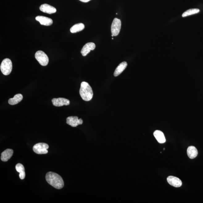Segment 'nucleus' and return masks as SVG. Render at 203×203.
<instances>
[{
	"label": "nucleus",
	"instance_id": "obj_11",
	"mask_svg": "<svg viewBox=\"0 0 203 203\" xmlns=\"http://www.w3.org/2000/svg\"><path fill=\"white\" fill-rule=\"evenodd\" d=\"M39 10L44 13L49 14L56 13V8L48 4H44L41 5L39 7Z\"/></svg>",
	"mask_w": 203,
	"mask_h": 203
},
{
	"label": "nucleus",
	"instance_id": "obj_3",
	"mask_svg": "<svg viewBox=\"0 0 203 203\" xmlns=\"http://www.w3.org/2000/svg\"><path fill=\"white\" fill-rule=\"evenodd\" d=\"M0 68L3 75H9L11 73L13 68L11 60L8 58L3 60L1 63Z\"/></svg>",
	"mask_w": 203,
	"mask_h": 203
},
{
	"label": "nucleus",
	"instance_id": "obj_4",
	"mask_svg": "<svg viewBox=\"0 0 203 203\" xmlns=\"http://www.w3.org/2000/svg\"><path fill=\"white\" fill-rule=\"evenodd\" d=\"M35 58L39 64L42 66H47L49 63V58L47 55L42 51H37L35 54Z\"/></svg>",
	"mask_w": 203,
	"mask_h": 203
},
{
	"label": "nucleus",
	"instance_id": "obj_5",
	"mask_svg": "<svg viewBox=\"0 0 203 203\" xmlns=\"http://www.w3.org/2000/svg\"><path fill=\"white\" fill-rule=\"evenodd\" d=\"M49 147L48 144L44 143H39L34 145L33 150L34 152L38 154H46L48 153V149Z\"/></svg>",
	"mask_w": 203,
	"mask_h": 203
},
{
	"label": "nucleus",
	"instance_id": "obj_15",
	"mask_svg": "<svg viewBox=\"0 0 203 203\" xmlns=\"http://www.w3.org/2000/svg\"><path fill=\"white\" fill-rule=\"evenodd\" d=\"M187 154L190 159H194L197 155L198 151L196 148L193 146H190L187 150Z\"/></svg>",
	"mask_w": 203,
	"mask_h": 203
},
{
	"label": "nucleus",
	"instance_id": "obj_21",
	"mask_svg": "<svg viewBox=\"0 0 203 203\" xmlns=\"http://www.w3.org/2000/svg\"><path fill=\"white\" fill-rule=\"evenodd\" d=\"M79 1L82 2H88L90 1L91 0H79Z\"/></svg>",
	"mask_w": 203,
	"mask_h": 203
},
{
	"label": "nucleus",
	"instance_id": "obj_18",
	"mask_svg": "<svg viewBox=\"0 0 203 203\" xmlns=\"http://www.w3.org/2000/svg\"><path fill=\"white\" fill-rule=\"evenodd\" d=\"M15 169L19 173V177L20 179L23 180L25 177V168L23 165L18 163L15 166Z\"/></svg>",
	"mask_w": 203,
	"mask_h": 203
},
{
	"label": "nucleus",
	"instance_id": "obj_20",
	"mask_svg": "<svg viewBox=\"0 0 203 203\" xmlns=\"http://www.w3.org/2000/svg\"><path fill=\"white\" fill-rule=\"evenodd\" d=\"M199 11H200V10L198 9H196V8L189 9L182 14V17H185L189 16V15L196 14L199 13Z\"/></svg>",
	"mask_w": 203,
	"mask_h": 203
},
{
	"label": "nucleus",
	"instance_id": "obj_6",
	"mask_svg": "<svg viewBox=\"0 0 203 203\" xmlns=\"http://www.w3.org/2000/svg\"><path fill=\"white\" fill-rule=\"evenodd\" d=\"M121 27V22L120 19L116 18L113 20L111 26L112 35L116 36L119 34Z\"/></svg>",
	"mask_w": 203,
	"mask_h": 203
},
{
	"label": "nucleus",
	"instance_id": "obj_22",
	"mask_svg": "<svg viewBox=\"0 0 203 203\" xmlns=\"http://www.w3.org/2000/svg\"><path fill=\"white\" fill-rule=\"evenodd\" d=\"M111 36H112V37H113V36H114V35H112Z\"/></svg>",
	"mask_w": 203,
	"mask_h": 203
},
{
	"label": "nucleus",
	"instance_id": "obj_13",
	"mask_svg": "<svg viewBox=\"0 0 203 203\" xmlns=\"http://www.w3.org/2000/svg\"><path fill=\"white\" fill-rule=\"evenodd\" d=\"M13 151L11 149H8L6 150L2 153L1 160L4 162L7 161L13 156Z\"/></svg>",
	"mask_w": 203,
	"mask_h": 203
},
{
	"label": "nucleus",
	"instance_id": "obj_17",
	"mask_svg": "<svg viewBox=\"0 0 203 203\" xmlns=\"http://www.w3.org/2000/svg\"><path fill=\"white\" fill-rule=\"evenodd\" d=\"M23 96L21 94H18L15 95L14 97L10 98L8 100V103L11 105H15L18 104L23 99Z\"/></svg>",
	"mask_w": 203,
	"mask_h": 203
},
{
	"label": "nucleus",
	"instance_id": "obj_10",
	"mask_svg": "<svg viewBox=\"0 0 203 203\" xmlns=\"http://www.w3.org/2000/svg\"><path fill=\"white\" fill-rule=\"evenodd\" d=\"M167 181L170 185L175 187H180L181 186L182 182L179 178L173 176L168 177Z\"/></svg>",
	"mask_w": 203,
	"mask_h": 203
},
{
	"label": "nucleus",
	"instance_id": "obj_12",
	"mask_svg": "<svg viewBox=\"0 0 203 203\" xmlns=\"http://www.w3.org/2000/svg\"><path fill=\"white\" fill-rule=\"evenodd\" d=\"M35 20L43 25L48 26L52 25L53 23V20L52 19L45 16H37L36 17Z\"/></svg>",
	"mask_w": 203,
	"mask_h": 203
},
{
	"label": "nucleus",
	"instance_id": "obj_16",
	"mask_svg": "<svg viewBox=\"0 0 203 203\" xmlns=\"http://www.w3.org/2000/svg\"><path fill=\"white\" fill-rule=\"evenodd\" d=\"M127 65H128L127 63L125 61L120 63L115 70L114 74V76L118 77V76L120 75L126 68Z\"/></svg>",
	"mask_w": 203,
	"mask_h": 203
},
{
	"label": "nucleus",
	"instance_id": "obj_7",
	"mask_svg": "<svg viewBox=\"0 0 203 203\" xmlns=\"http://www.w3.org/2000/svg\"><path fill=\"white\" fill-rule=\"evenodd\" d=\"M83 122L82 118L79 119L77 116H70L67 118V123L72 127H77L78 125H82Z\"/></svg>",
	"mask_w": 203,
	"mask_h": 203
},
{
	"label": "nucleus",
	"instance_id": "obj_8",
	"mask_svg": "<svg viewBox=\"0 0 203 203\" xmlns=\"http://www.w3.org/2000/svg\"><path fill=\"white\" fill-rule=\"evenodd\" d=\"M96 48L95 44L93 43H88L82 48L81 52L82 56H85L90 53L91 51L94 50Z\"/></svg>",
	"mask_w": 203,
	"mask_h": 203
},
{
	"label": "nucleus",
	"instance_id": "obj_1",
	"mask_svg": "<svg viewBox=\"0 0 203 203\" xmlns=\"http://www.w3.org/2000/svg\"><path fill=\"white\" fill-rule=\"evenodd\" d=\"M46 179L50 185L56 189H61L64 186V182L62 178L56 173L49 172L46 174Z\"/></svg>",
	"mask_w": 203,
	"mask_h": 203
},
{
	"label": "nucleus",
	"instance_id": "obj_2",
	"mask_svg": "<svg viewBox=\"0 0 203 203\" xmlns=\"http://www.w3.org/2000/svg\"><path fill=\"white\" fill-rule=\"evenodd\" d=\"M80 93L82 99L85 101H90L93 95L92 87L86 82H82L81 84Z\"/></svg>",
	"mask_w": 203,
	"mask_h": 203
},
{
	"label": "nucleus",
	"instance_id": "obj_19",
	"mask_svg": "<svg viewBox=\"0 0 203 203\" xmlns=\"http://www.w3.org/2000/svg\"><path fill=\"white\" fill-rule=\"evenodd\" d=\"M85 27L84 24L82 23H79L74 25L70 29V31L72 33H76L83 30Z\"/></svg>",
	"mask_w": 203,
	"mask_h": 203
},
{
	"label": "nucleus",
	"instance_id": "obj_9",
	"mask_svg": "<svg viewBox=\"0 0 203 203\" xmlns=\"http://www.w3.org/2000/svg\"><path fill=\"white\" fill-rule=\"evenodd\" d=\"M52 101L53 105L56 106H68L70 103L69 100L64 98L60 97L58 98H54L52 99Z\"/></svg>",
	"mask_w": 203,
	"mask_h": 203
},
{
	"label": "nucleus",
	"instance_id": "obj_14",
	"mask_svg": "<svg viewBox=\"0 0 203 203\" xmlns=\"http://www.w3.org/2000/svg\"><path fill=\"white\" fill-rule=\"evenodd\" d=\"M154 135L156 140L160 143H164L166 142V140L164 134L159 130H156L154 132Z\"/></svg>",
	"mask_w": 203,
	"mask_h": 203
}]
</instances>
